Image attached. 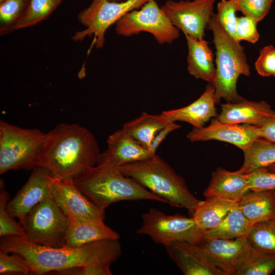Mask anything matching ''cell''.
Segmentation results:
<instances>
[{"mask_svg": "<svg viewBox=\"0 0 275 275\" xmlns=\"http://www.w3.org/2000/svg\"><path fill=\"white\" fill-rule=\"evenodd\" d=\"M0 252L18 255L31 273L43 274L79 267L109 265L122 253L119 239H104L79 248H52L29 241L24 237H1Z\"/></svg>", "mask_w": 275, "mask_h": 275, "instance_id": "obj_1", "label": "cell"}, {"mask_svg": "<svg viewBox=\"0 0 275 275\" xmlns=\"http://www.w3.org/2000/svg\"><path fill=\"white\" fill-rule=\"evenodd\" d=\"M100 154L97 142L88 129L61 123L46 133L38 166L57 177L73 179L97 165Z\"/></svg>", "mask_w": 275, "mask_h": 275, "instance_id": "obj_2", "label": "cell"}, {"mask_svg": "<svg viewBox=\"0 0 275 275\" xmlns=\"http://www.w3.org/2000/svg\"><path fill=\"white\" fill-rule=\"evenodd\" d=\"M76 187L100 210L121 201L162 200L125 176L118 167L97 164L73 179Z\"/></svg>", "mask_w": 275, "mask_h": 275, "instance_id": "obj_3", "label": "cell"}, {"mask_svg": "<svg viewBox=\"0 0 275 275\" xmlns=\"http://www.w3.org/2000/svg\"><path fill=\"white\" fill-rule=\"evenodd\" d=\"M119 169L125 176L173 207L193 212L202 201L190 191L184 179L157 154L125 164Z\"/></svg>", "mask_w": 275, "mask_h": 275, "instance_id": "obj_4", "label": "cell"}, {"mask_svg": "<svg viewBox=\"0 0 275 275\" xmlns=\"http://www.w3.org/2000/svg\"><path fill=\"white\" fill-rule=\"evenodd\" d=\"M207 28L213 33L215 48V76L213 85L216 104L222 98L238 102L244 98L237 91V81L240 75L249 76L250 67L244 48L222 27L213 14Z\"/></svg>", "mask_w": 275, "mask_h": 275, "instance_id": "obj_5", "label": "cell"}, {"mask_svg": "<svg viewBox=\"0 0 275 275\" xmlns=\"http://www.w3.org/2000/svg\"><path fill=\"white\" fill-rule=\"evenodd\" d=\"M46 133L0 122V174L38 166Z\"/></svg>", "mask_w": 275, "mask_h": 275, "instance_id": "obj_6", "label": "cell"}, {"mask_svg": "<svg viewBox=\"0 0 275 275\" xmlns=\"http://www.w3.org/2000/svg\"><path fill=\"white\" fill-rule=\"evenodd\" d=\"M70 224L69 217L50 196L36 205L21 225L25 238L38 245L64 246Z\"/></svg>", "mask_w": 275, "mask_h": 275, "instance_id": "obj_7", "label": "cell"}, {"mask_svg": "<svg viewBox=\"0 0 275 275\" xmlns=\"http://www.w3.org/2000/svg\"><path fill=\"white\" fill-rule=\"evenodd\" d=\"M115 31L125 37L147 32L160 44H171L180 36L179 30L155 0H149L140 8L126 14L115 23Z\"/></svg>", "mask_w": 275, "mask_h": 275, "instance_id": "obj_8", "label": "cell"}, {"mask_svg": "<svg viewBox=\"0 0 275 275\" xmlns=\"http://www.w3.org/2000/svg\"><path fill=\"white\" fill-rule=\"evenodd\" d=\"M141 217L142 225L136 233L147 235L155 243L164 246L176 241L196 244L203 236V231L193 217L167 215L153 207Z\"/></svg>", "mask_w": 275, "mask_h": 275, "instance_id": "obj_9", "label": "cell"}, {"mask_svg": "<svg viewBox=\"0 0 275 275\" xmlns=\"http://www.w3.org/2000/svg\"><path fill=\"white\" fill-rule=\"evenodd\" d=\"M149 0H125L111 2L107 0H93L87 8L78 15L79 21L86 27L72 37L80 41L87 37L94 38L96 48H101L105 42L107 30L127 13L140 8Z\"/></svg>", "mask_w": 275, "mask_h": 275, "instance_id": "obj_10", "label": "cell"}, {"mask_svg": "<svg viewBox=\"0 0 275 275\" xmlns=\"http://www.w3.org/2000/svg\"><path fill=\"white\" fill-rule=\"evenodd\" d=\"M216 0L167 1L161 7L172 23L184 35L202 40Z\"/></svg>", "mask_w": 275, "mask_h": 275, "instance_id": "obj_11", "label": "cell"}, {"mask_svg": "<svg viewBox=\"0 0 275 275\" xmlns=\"http://www.w3.org/2000/svg\"><path fill=\"white\" fill-rule=\"evenodd\" d=\"M48 181L52 198L68 217L104 221L105 212L100 210L76 187L73 179H61L49 173Z\"/></svg>", "mask_w": 275, "mask_h": 275, "instance_id": "obj_12", "label": "cell"}, {"mask_svg": "<svg viewBox=\"0 0 275 275\" xmlns=\"http://www.w3.org/2000/svg\"><path fill=\"white\" fill-rule=\"evenodd\" d=\"M191 142L217 140L227 142L246 150L259 135V127L247 124L223 123L216 118L207 126L193 128L186 135Z\"/></svg>", "mask_w": 275, "mask_h": 275, "instance_id": "obj_13", "label": "cell"}, {"mask_svg": "<svg viewBox=\"0 0 275 275\" xmlns=\"http://www.w3.org/2000/svg\"><path fill=\"white\" fill-rule=\"evenodd\" d=\"M165 248L169 257L185 275H227L209 254L196 244L176 241Z\"/></svg>", "mask_w": 275, "mask_h": 275, "instance_id": "obj_14", "label": "cell"}, {"mask_svg": "<svg viewBox=\"0 0 275 275\" xmlns=\"http://www.w3.org/2000/svg\"><path fill=\"white\" fill-rule=\"evenodd\" d=\"M49 173L43 167H36L25 184L8 202L7 212L12 218L18 219L21 224L36 205L51 196L48 181Z\"/></svg>", "mask_w": 275, "mask_h": 275, "instance_id": "obj_15", "label": "cell"}, {"mask_svg": "<svg viewBox=\"0 0 275 275\" xmlns=\"http://www.w3.org/2000/svg\"><path fill=\"white\" fill-rule=\"evenodd\" d=\"M107 148L100 153L97 164H107L117 167L128 163L148 158L155 154L143 146L122 128L108 137Z\"/></svg>", "mask_w": 275, "mask_h": 275, "instance_id": "obj_16", "label": "cell"}, {"mask_svg": "<svg viewBox=\"0 0 275 275\" xmlns=\"http://www.w3.org/2000/svg\"><path fill=\"white\" fill-rule=\"evenodd\" d=\"M274 117L275 111L266 101L243 99L238 102L222 104L221 113L216 118L223 123L247 124L261 127Z\"/></svg>", "mask_w": 275, "mask_h": 275, "instance_id": "obj_17", "label": "cell"}, {"mask_svg": "<svg viewBox=\"0 0 275 275\" xmlns=\"http://www.w3.org/2000/svg\"><path fill=\"white\" fill-rule=\"evenodd\" d=\"M215 89L209 83L203 93L191 103L181 108L164 111L161 114L169 121H182L194 128H201L212 118H217Z\"/></svg>", "mask_w": 275, "mask_h": 275, "instance_id": "obj_18", "label": "cell"}, {"mask_svg": "<svg viewBox=\"0 0 275 275\" xmlns=\"http://www.w3.org/2000/svg\"><path fill=\"white\" fill-rule=\"evenodd\" d=\"M196 245L209 254L227 275H233L234 267L250 246L246 237L222 239L203 235Z\"/></svg>", "mask_w": 275, "mask_h": 275, "instance_id": "obj_19", "label": "cell"}, {"mask_svg": "<svg viewBox=\"0 0 275 275\" xmlns=\"http://www.w3.org/2000/svg\"><path fill=\"white\" fill-rule=\"evenodd\" d=\"M69 218L70 224L64 247L79 248L97 241L120 238L117 232L106 225L104 221Z\"/></svg>", "mask_w": 275, "mask_h": 275, "instance_id": "obj_20", "label": "cell"}, {"mask_svg": "<svg viewBox=\"0 0 275 275\" xmlns=\"http://www.w3.org/2000/svg\"><path fill=\"white\" fill-rule=\"evenodd\" d=\"M246 174L218 168L212 173L209 184L203 194L205 198L217 196L239 202L248 191Z\"/></svg>", "mask_w": 275, "mask_h": 275, "instance_id": "obj_21", "label": "cell"}, {"mask_svg": "<svg viewBox=\"0 0 275 275\" xmlns=\"http://www.w3.org/2000/svg\"><path fill=\"white\" fill-rule=\"evenodd\" d=\"M188 48L187 70L196 78L208 83L214 82L215 67L213 63V53L209 42L203 39H194L185 35Z\"/></svg>", "mask_w": 275, "mask_h": 275, "instance_id": "obj_22", "label": "cell"}, {"mask_svg": "<svg viewBox=\"0 0 275 275\" xmlns=\"http://www.w3.org/2000/svg\"><path fill=\"white\" fill-rule=\"evenodd\" d=\"M245 193L238 207L253 224L275 218V190Z\"/></svg>", "mask_w": 275, "mask_h": 275, "instance_id": "obj_23", "label": "cell"}, {"mask_svg": "<svg viewBox=\"0 0 275 275\" xmlns=\"http://www.w3.org/2000/svg\"><path fill=\"white\" fill-rule=\"evenodd\" d=\"M238 204V202L219 197H207L194 210L193 217L204 232L217 226Z\"/></svg>", "mask_w": 275, "mask_h": 275, "instance_id": "obj_24", "label": "cell"}, {"mask_svg": "<svg viewBox=\"0 0 275 275\" xmlns=\"http://www.w3.org/2000/svg\"><path fill=\"white\" fill-rule=\"evenodd\" d=\"M171 122L161 113L152 115L144 112L135 119L125 123L122 128L148 149L157 133Z\"/></svg>", "mask_w": 275, "mask_h": 275, "instance_id": "obj_25", "label": "cell"}, {"mask_svg": "<svg viewBox=\"0 0 275 275\" xmlns=\"http://www.w3.org/2000/svg\"><path fill=\"white\" fill-rule=\"evenodd\" d=\"M253 225L237 206L232 209L217 226L204 231L203 235L222 239L246 238Z\"/></svg>", "mask_w": 275, "mask_h": 275, "instance_id": "obj_26", "label": "cell"}, {"mask_svg": "<svg viewBox=\"0 0 275 275\" xmlns=\"http://www.w3.org/2000/svg\"><path fill=\"white\" fill-rule=\"evenodd\" d=\"M244 153V161L238 170L248 174L275 163V143L262 138L256 139Z\"/></svg>", "mask_w": 275, "mask_h": 275, "instance_id": "obj_27", "label": "cell"}, {"mask_svg": "<svg viewBox=\"0 0 275 275\" xmlns=\"http://www.w3.org/2000/svg\"><path fill=\"white\" fill-rule=\"evenodd\" d=\"M274 270L275 255L263 253L250 245L234 267L233 275H269Z\"/></svg>", "mask_w": 275, "mask_h": 275, "instance_id": "obj_28", "label": "cell"}, {"mask_svg": "<svg viewBox=\"0 0 275 275\" xmlns=\"http://www.w3.org/2000/svg\"><path fill=\"white\" fill-rule=\"evenodd\" d=\"M246 239L252 248L275 255V218L254 224Z\"/></svg>", "mask_w": 275, "mask_h": 275, "instance_id": "obj_29", "label": "cell"}, {"mask_svg": "<svg viewBox=\"0 0 275 275\" xmlns=\"http://www.w3.org/2000/svg\"><path fill=\"white\" fill-rule=\"evenodd\" d=\"M63 0H29L25 12L14 31L33 26L47 18Z\"/></svg>", "mask_w": 275, "mask_h": 275, "instance_id": "obj_30", "label": "cell"}, {"mask_svg": "<svg viewBox=\"0 0 275 275\" xmlns=\"http://www.w3.org/2000/svg\"><path fill=\"white\" fill-rule=\"evenodd\" d=\"M29 0H4L0 2V34L6 35L14 29L26 10Z\"/></svg>", "mask_w": 275, "mask_h": 275, "instance_id": "obj_31", "label": "cell"}, {"mask_svg": "<svg viewBox=\"0 0 275 275\" xmlns=\"http://www.w3.org/2000/svg\"><path fill=\"white\" fill-rule=\"evenodd\" d=\"M9 196L5 189L3 180H0V236H16L25 238L21 224L14 221L7 212L6 208Z\"/></svg>", "mask_w": 275, "mask_h": 275, "instance_id": "obj_32", "label": "cell"}, {"mask_svg": "<svg viewBox=\"0 0 275 275\" xmlns=\"http://www.w3.org/2000/svg\"><path fill=\"white\" fill-rule=\"evenodd\" d=\"M217 10L215 15L222 27L238 41L236 35L237 20L236 12L238 11L236 0H221L217 4Z\"/></svg>", "mask_w": 275, "mask_h": 275, "instance_id": "obj_33", "label": "cell"}, {"mask_svg": "<svg viewBox=\"0 0 275 275\" xmlns=\"http://www.w3.org/2000/svg\"><path fill=\"white\" fill-rule=\"evenodd\" d=\"M237 10L257 22L268 14L272 2L270 0H236Z\"/></svg>", "mask_w": 275, "mask_h": 275, "instance_id": "obj_34", "label": "cell"}, {"mask_svg": "<svg viewBox=\"0 0 275 275\" xmlns=\"http://www.w3.org/2000/svg\"><path fill=\"white\" fill-rule=\"evenodd\" d=\"M246 176L250 190H275V172L261 168L246 174Z\"/></svg>", "mask_w": 275, "mask_h": 275, "instance_id": "obj_35", "label": "cell"}, {"mask_svg": "<svg viewBox=\"0 0 275 275\" xmlns=\"http://www.w3.org/2000/svg\"><path fill=\"white\" fill-rule=\"evenodd\" d=\"M31 273L28 266L17 255L0 252V274Z\"/></svg>", "mask_w": 275, "mask_h": 275, "instance_id": "obj_36", "label": "cell"}, {"mask_svg": "<svg viewBox=\"0 0 275 275\" xmlns=\"http://www.w3.org/2000/svg\"><path fill=\"white\" fill-rule=\"evenodd\" d=\"M257 22L253 18L243 16L237 17L236 29L237 40L238 42L245 40L255 43L259 39V34L257 28Z\"/></svg>", "mask_w": 275, "mask_h": 275, "instance_id": "obj_37", "label": "cell"}, {"mask_svg": "<svg viewBox=\"0 0 275 275\" xmlns=\"http://www.w3.org/2000/svg\"><path fill=\"white\" fill-rule=\"evenodd\" d=\"M258 73L264 77L275 76V47L268 45L263 47L255 62Z\"/></svg>", "mask_w": 275, "mask_h": 275, "instance_id": "obj_38", "label": "cell"}, {"mask_svg": "<svg viewBox=\"0 0 275 275\" xmlns=\"http://www.w3.org/2000/svg\"><path fill=\"white\" fill-rule=\"evenodd\" d=\"M59 274L70 275H111L109 265L79 267L56 272Z\"/></svg>", "mask_w": 275, "mask_h": 275, "instance_id": "obj_39", "label": "cell"}, {"mask_svg": "<svg viewBox=\"0 0 275 275\" xmlns=\"http://www.w3.org/2000/svg\"><path fill=\"white\" fill-rule=\"evenodd\" d=\"M180 127V125L175 122H171L168 125L161 129L156 135L152 141L148 150L153 154H156V150L162 141L168 135L173 131Z\"/></svg>", "mask_w": 275, "mask_h": 275, "instance_id": "obj_40", "label": "cell"}, {"mask_svg": "<svg viewBox=\"0 0 275 275\" xmlns=\"http://www.w3.org/2000/svg\"><path fill=\"white\" fill-rule=\"evenodd\" d=\"M259 135L275 143V117L268 121L263 126L259 127Z\"/></svg>", "mask_w": 275, "mask_h": 275, "instance_id": "obj_41", "label": "cell"}, {"mask_svg": "<svg viewBox=\"0 0 275 275\" xmlns=\"http://www.w3.org/2000/svg\"><path fill=\"white\" fill-rule=\"evenodd\" d=\"M266 169L269 171L275 172V163L266 168Z\"/></svg>", "mask_w": 275, "mask_h": 275, "instance_id": "obj_42", "label": "cell"}, {"mask_svg": "<svg viewBox=\"0 0 275 275\" xmlns=\"http://www.w3.org/2000/svg\"><path fill=\"white\" fill-rule=\"evenodd\" d=\"M111 2H122L125 0H107Z\"/></svg>", "mask_w": 275, "mask_h": 275, "instance_id": "obj_43", "label": "cell"}, {"mask_svg": "<svg viewBox=\"0 0 275 275\" xmlns=\"http://www.w3.org/2000/svg\"><path fill=\"white\" fill-rule=\"evenodd\" d=\"M3 1H4V0H0V2H2Z\"/></svg>", "mask_w": 275, "mask_h": 275, "instance_id": "obj_44", "label": "cell"}, {"mask_svg": "<svg viewBox=\"0 0 275 275\" xmlns=\"http://www.w3.org/2000/svg\"><path fill=\"white\" fill-rule=\"evenodd\" d=\"M270 1H271V2H273V0H270Z\"/></svg>", "mask_w": 275, "mask_h": 275, "instance_id": "obj_45", "label": "cell"}, {"mask_svg": "<svg viewBox=\"0 0 275 275\" xmlns=\"http://www.w3.org/2000/svg\"></svg>", "mask_w": 275, "mask_h": 275, "instance_id": "obj_46", "label": "cell"}]
</instances>
